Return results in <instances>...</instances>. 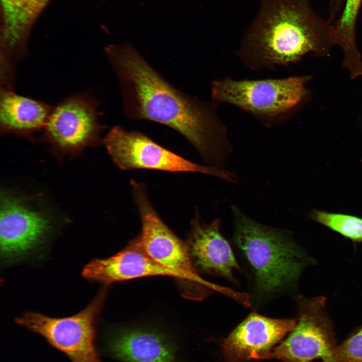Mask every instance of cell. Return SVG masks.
Listing matches in <instances>:
<instances>
[{
    "mask_svg": "<svg viewBox=\"0 0 362 362\" xmlns=\"http://www.w3.org/2000/svg\"><path fill=\"white\" fill-rule=\"evenodd\" d=\"M104 141L113 161L123 170L200 172L229 183L238 182L236 175L225 168L195 163L162 147L143 134L129 131L120 126L113 127Z\"/></svg>",
    "mask_w": 362,
    "mask_h": 362,
    "instance_id": "8992f818",
    "label": "cell"
},
{
    "mask_svg": "<svg viewBox=\"0 0 362 362\" xmlns=\"http://www.w3.org/2000/svg\"><path fill=\"white\" fill-rule=\"evenodd\" d=\"M110 349L114 356L126 362H175L171 346L152 331L121 332L111 341Z\"/></svg>",
    "mask_w": 362,
    "mask_h": 362,
    "instance_id": "2e32d148",
    "label": "cell"
},
{
    "mask_svg": "<svg viewBox=\"0 0 362 362\" xmlns=\"http://www.w3.org/2000/svg\"><path fill=\"white\" fill-rule=\"evenodd\" d=\"M82 275L87 280L105 285L150 276L178 275L153 259L145 250L139 236L122 250L104 259L86 264Z\"/></svg>",
    "mask_w": 362,
    "mask_h": 362,
    "instance_id": "7c38bea8",
    "label": "cell"
},
{
    "mask_svg": "<svg viewBox=\"0 0 362 362\" xmlns=\"http://www.w3.org/2000/svg\"><path fill=\"white\" fill-rule=\"evenodd\" d=\"M221 221L209 224L200 221L197 212L191 222L187 242L193 263L202 272L236 283L234 269H239L231 247L220 231Z\"/></svg>",
    "mask_w": 362,
    "mask_h": 362,
    "instance_id": "4fadbf2b",
    "label": "cell"
},
{
    "mask_svg": "<svg viewBox=\"0 0 362 362\" xmlns=\"http://www.w3.org/2000/svg\"><path fill=\"white\" fill-rule=\"evenodd\" d=\"M325 308L323 297L302 298L294 329L281 343L259 359L310 362L329 357L336 345L332 323Z\"/></svg>",
    "mask_w": 362,
    "mask_h": 362,
    "instance_id": "ba28073f",
    "label": "cell"
},
{
    "mask_svg": "<svg viewBox=\"0 0 362 362\" xmlns=\"http://www.w3.org/2000/svg\"><path fill=\"white\" fill-rule=\"evenodd\" d=\"M322 362H362V326L336 345L331 355Z\"/></svg>",
    "mask_w": 362,
    "mask_h": 362,
    "instance_id": "d6986e66",
    "label": "cell"
},
{
    "mask_svg": "<svg viewBox=\"0 0 362 362\" xmlns=\"http://www.w3.org/2000/svg\"><path fill=\"white\" fill-rule=\"evenodd\" d=\"M105 54L121 85L126 114L175 130L208 165L224 168L232 151L213 104L187 95L167 82L130 45H113Z\"/></svg>",
    "mask_w": 362,
    "mask_h": 362,
    "instance_id": "6da1fadb",
    "label": "cell"
},
{
    "mask_svg": "<svg viewBox=\"0 0 362 362\" xmlns=\"http://www.w3.org/2000/svg\"><path fill=\"white\" fill-rule=\"evenodd\" d=\"M132 186L142 224L139 237L148 255L176 274L179 279L193 283L209 294L218 292L229 296L230 289L209 282L198 275L187 242L176 236L158 216L149 201L145 186L132 181Z\"/></svg>",
    "mask_w": 362,
    "mask_h": 362,
    "instance_id": "5b68a950",
    "label": "cell"
},
{
    "mask_svg": "<svg viewBox=\"0 0 362 362\" xmlns=\"http://www.w3.org/2000/svg\"><path fill=\"white\" fill-rule=\"evenodd\" d=\"M296 324L295 319H274L252 312L223 340V350L232 362L259 359Z\"/></svg>",
    "mask_w": 362,
    "mask_h": 362,
    "instance_id": "8fae6325",
    "label": "cell"
},
{
    "mask_svg": "<svg viewBox=\"0 0 362 362\" xmlns=\"http://www.w3.org/2000/svg\"><path fill=\"white\" fill-rule=\"evenodd\" d=\"M310 217L354 242H362V218L342 213L313 209Z\"/></svg>",
    "mask_w": 362,
    "mask_h": 362,
    "instance_id": "ac0fdd59",
    "label": "cell"
},
{
    "mask_svg": "<svg viewBox=\"0 0 362 362\" xmlns=\"http://www.w3.org/2000/svg\"><path fill=\"white\" fill-rule=\"evenodd\" d=\"M105 294V290L100 291L87 307L70 317L53 318L27 312L16 322L43 336L72 362H101L95 344V325Z\"/></svg>",
    "mask_w": 362,
    "mask_h": 362,
    "instance_id": "52a82bcc",
    "label": "cell"
},
{
    "mask_svg": "<svg viewBox=\"0 0 362 362\" xmlns=\"http://www.w3.org/2000/svg\"><path fill=\"white\" fill-rule=\"evenodd\" d=\"M309 76L278 79L213 80L211 95L216 103H228L252 115L266 125L286 119L305 98Z\"/></svg>",
    "mask_w": 362,
    "mask_h": 362,
    "instance_id": "277c9868",
    "label": "cell"
},
{
    "mask_svg": "<svg viewBox=\"0 0 362 362\" xmlns=\"http://www.w3.org/2000/svg\"><path fill=\"white\" fill-rule=\"evenodd\" d=\"M52 108L13 89L1 87L0 126L4 132L27 134L44 128Z\"/></svg>",
    "mask_w": 362,
    "mask_h": 362,
    "instance_id": "9a60e30c",
    "label": "cell"
},
{
    "mask_svg": "<svg viewBox=\"0 0 362 362\" xmlns=\"http://www.w3.org/2000/svg\"><path fill=\"white\" fill-rule=\"evenodd\" d=\"M334 45L332 24L314 11L310 0H262L237 54L245 66L261 71L286 66L310 52L328 56Z\"/></svg>",
    "mask_w": 362,
    "mask_h": 362,
    "instance_id": "7a4b0ae2",
    "label": "cell"
},
{
    "mask_svg": "<svg viewBox=\"0 0 362 362\" xmlns=\"http://www.w3.org/2000/svg\"><path fill=\"white\" fill-rule=\"evenodd\" d=\"M231 210L233 239L252 269L258 291L272 294L289 288L304 264L290 233L253 220L235 205Z\"/></svg>",
    "mask_w": 362,
    "mask_h": 362,
    "instance_id": "3957f363",
    "label": "cell"
},
{
    "mask_svg": "<svg viewBox=\"0 0 362 362\" xmlns=\"http://www.w3.org/2000/svg\"><path fill=\"white\" fill-rule=\"evenodd\" d=\"M343 0H330L331 23L341 9ZM362 0H346L341 16L332 24L336 45L343 53L342 66L349 71L362 67L361 56L356 46L355 29Z\"/></svg>",
    "mask_w": 362,
    "mask_h": 362,
    "instance_id": "e0dca14e",
    "label": "cell"
},
{
    "mask_svg": "<svg viewBox=\"0 0 362 362\" xmlns=\"http://www.w3.org/2000/svg\"><path fill=\"white\" fill-rule=\"evenodd\" d=\"M50 0H1L3 23L1 63L15 67L28 54L27 38L35 20Z\"/></svg>",
    "mask_w": 362,
    "mask_h": 362,
    "instance_id": "5bb4252c",
    "label": "cell"
},
{
    "mask_svg": "<svg viewBox=\"0 0 362 362\" xmlns=\"http://www.w3.org/2000/svg\"><path fill=\"white\" fill-rule=\"evenodd\" d=\"M0 213L1 255L5 263L36 251L51 230L50 221L42 213L6 194L1 197Z\"/></svg>",
    "mask_w": 362,
    "mask_h": 362,
    "instance_id": "9c48e42d",
    "label": "cell"
},
{
    "mask_svg": "<svg viewBox=\"0 0 362 362\" xmlns=\"http://www.w3.org/2000/svg\"><path fill=\"white\" fill-rule=\"evenodd\" d=\"M98 105L85 93L65 98L52 109L44 127L47 137L59 147L69 150L96 141L101 129Z\"/></svg>",
    "mask_w": 362,
    "mask_h": 362,
    "instance_id": "30bf717a",
    "label": "cell"
}]
</instances>
